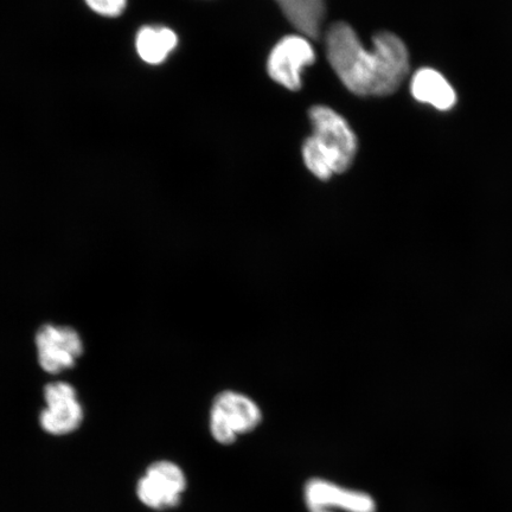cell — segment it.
<instances>
[{
  "label": "cell",
  "mask_w": 512,
  "mask_h": 512,
  "mask_svg": "<svg viewBox=\"0 0 512 512\" xmlns=\"http://www.w3.org/2000/svg\"><path fill=\"white\" fill-rule=\"evenodd\" d=\"M325 48L338 79L358 96L383 98L394 94L411 69L405 42L390 31L377 32L369 50L351 25L337 22L326 31Z\"/></svg>",
  "instance_id": "6da1fadb"
},
{
  "label": "cell",
  "mask_w": 512,
  "mask_h": 512,
  "mask_svg": "<svg viewBox=\"0 0 512 512\" xmlns=\"http://www.w3.org/2000/svg\"><path fill=\"white\" fill-rule=\"evenodd\" d=\"M312 134L303 144L306 168L320 181L347 172L357 155L358 139L347 120L329 106L309 112Z\"/></svg>",
  "instance_id": "7a4b0ae2"
},
{
  "label": "cell",
  "mask_w": 512,
  "mask_h": 512,
  "mask_svg": "<svg viewBox=\"0 0 512 512\" xmlns=\"http://www.w3.org/2000/svg\"><path fill=\"white\" fill-rule=\"evenodd\" d=\"M187 490L188 477L182 466L171 460H158L147 466L138 479L136 495L144 507L162 512L177 508Z\"/></svg>",
  "instance_id": "3957f363"
},
{
  "label": "cell",
  "mask_w": 512,
  "mask_h": 512,
  "mask_svg": "<svg viewBox=\"0 0 512 512\" xmlns=\"http://www.w3.org/2000/svg\"><path fill=\"white\" fill-rule=\"evenodd\" d=\"M262 414L247 396L224 392L217 396L210 412V433L224 446L233 445L240 435L251 433L260 425Z\"/></svg>",
  "instance_id": "277c9868"
},
{
  "label": "cell",
  "mask_w": 512,
  "mask_h": 512,
  "mask_svg": "<svg viewBox=\"0 0 512 512\" xmlns=\"http://www.w3.org/2000/svg\"><path fill=\"white\" fill-rule=\"evenodd\" d=\"M317 54L311 38L287 35L275 44L267 59V73L278 85L291 92L303 87V73L316 62Z\"/></svg>",
  "instance_id": "5b68a950"
},
{
  "label": "cell",
  "mask_w": 512,
  "mask_h": 512,
  "mask_svg": "<svg viewBox=\"0 0 512 512\" xmlns=\"http://www.w3.org/2000/svg\"><path fill=\"white\" fill-rule=\"evenodd\" d=\"M303 494L309 512H377L375 498L368 492L347 488L325 478L307 480Z\"/></svg>",
  "instance_id": "8992f818"
},
{
  "label": "cell",
  "mask_w": 512,
  "mask_h": 512,
  "mask_svg": "<svg viewBox=\"0 0 512 512\" xmlns=\"http://www.w3.org/2000/svg\"><path fill=\"white\" fill-rule=\"evenodd\" d=\"M47 407L40 415L44 431L55 437L75 432L83 421V409L74 387L66 382H54L44 389Z\"/></svg>",
  "instance_id": "52a82bcc"
},
{
  "label": "cell",
  "mask_w": 512,
  "mask_h": 512,
  "mask_svg": "<svg viewBox=\"0 0 512 512\" xmlns=\"http://www.w3.org/2000/svg\"><path fill=\"white\" fill-rule=\"evenodd\" d=\"M36 345L38 361L42 369L51 375L73 368L83 352L78 332L55 325L42 326L36 335Z\"/></svg>",
  "instance_id": "ba28073f"
},
{
  "label": "cell",
  "mask_w": 512,
  "mask_h": 512,
  "mask_svg": "<svg viewBox=\"0 0 512 512\" xmlns=\"http://www.w3.org/2000/svg\"><path fill=\"white\" fill-rule=\"evenodd\" d=\"M411 93L416 101L441 112L451 111L457 105L456 89L443 74L430 67L420 68L413 74Z\"/></svg>",
  "instance_id": "9c48e42d"
},
{
  "label": "cell",
  "mask_w": 512,
  "mask_h": 512,
  "mask_svg": "<svg viewBox=\"0 0 512 512\" xmlns=\"http://www.w3.org/2000/svg\"><path fill=\"white\" fill-rule=\"evenodd\" d=\"M176 32L162 25H145L134 41L139 59L149 66H159L169 59L178 47Z\"/></svg>",
  "instance_id": "30bf717a"
},
{
  "label": "cell",
  "mask_w": 512,
  "mask_h": 512,
  "mask_svg": "<svg viewBox=\"0 0 512 512\" xmlns=\"http://www.w3.org/2000/svg\"><path fill=\"white\" fill-rule=\"evenodd\" d=\"M299 34L317 40L326 14L325 0H275Z\"/></svg>",
  "instance_id": "8fae6325"
},
{
  "label": "cell",
  "mask_w": 512,
  "mask_h": 512,
  "mask_svg": "<svg viewBox=\"0 0 512 512\" xmlns=\"http://www.w3.org/2000/svg\"><path fill=\"white\" fill-rule=\"evenodd\" d=\"M87 8L102 18H118L127 9L128 0H83Z\"/></svg>",
  "instance_id": "7c38bea8"
}]
</instances>
